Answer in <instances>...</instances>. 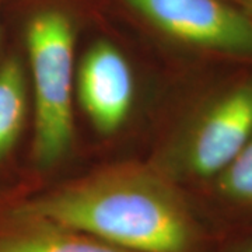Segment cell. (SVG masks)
Masks as SVG:
<instances>
[{
    "mask_svg": "<svg viewBox=\"0 0 252 252\" xmlns=\"http://www.w3.org/2000/svg\"><path fill=\"white\" fill-rule=\"evenodd\" d=\"M231 252H252V238L247 240L245 243L241 244L240 247H237V248L233 250Z\"/></svg>",
    "mask_w": 252,
    "mask_h": 252,
    "instance_id": "9c48e42d",
    "label": "cell"
},
{
    "mask_svg": "<svg viewBox=\"0 0 252 252\" xmlns=\"http://www.w3.org/2000/svg\"><path fill=\"white\" fill-rule=\"evenodd\" d=\"M77 95L91 124L101 133H114L130 114L135 81L124 54L108 41L91 45L76 77Z\"/></svg>",
    "mask_w": 252,
    "mask_h": 252,
    "instance_id": "5b68a950",
    "label": "cell"
},
{
    "mask_svg": "<svg viewBox=\"0 0 252 252\" xmlns=\"http://www.w3.org/2000/svg\"><path fill=\"white\" fill-rule=\"evenodd\" d=\"M252 137V80L240 83L207 108L187 150L190 171L202 178L219 175Z\"/></svg>",
    "mask_w": 252,
    "mask_h": 252,
    "instance_id": "277c9868",
    "label": "cell"
},
{
    "mask_svg": "<svg viewBox=\"0 0 252 252\" xmlns=\"http://www.w3.org/2000/svg\"><path fill=\"white\" fill-rule=\"evenodd\" d=\"M130 252H202L203 231L171 181L124 162L13 203Z\"/></svg>",
    "mask_w": 252,
    "mask_h": 252,
    "instance_id": "6da1fadb",
    "label": "cell"
},
{
    "mask_svg": "<svg viewBox=\"0 0 252 252\" xmlns=\"http://www.w3.org/2000/svg\"><path fill=\"white\" fill-rule=\"evenodd\" d=\"M0 252H130L44 217L0 207Z\"/></svg>",
    "mask_w": 252,
    "mask_h": 252,
    "instance_id": "8992f818",
    "label": "cell"
},
{
    "mask_svg": "<svg viewBox=\"0 0 252 252\" xmlns=\"http://www.w3.org/2000/svg\"><path fill=\"white\" fill-rule=\"evenodd\" d=\"M74 26L62 10L46 9L30 18L26 30L35 104L34 157L51 167L74 139Z\"/></svg>",
    "mask_w": 252,
    "mask_h": 252,
    "instance_id": "7a4b0ae2",
    "label": "cell"
},
{
    "mask_svg": "<svg viewBox=\"0 0 252 252\" xmlns=\"http://www.w3.org/2000/svg\"><path fill=\"white\" fill-rule=\"evenodd\" d=\"M27 115V80L16 58L0 66V160L17 142Z\"/></svg>",
    "mask_w": 252,
    "mask_h": 252,
    "instance_id": "52a82bcc",
    "label": "cell"
},
{
    "mask_svg": "<svg viewBox=\"0 0 252 252\" xmlns=\"http://www.w3.org/2000/svg\"><path fill=\"white\" fill-rule=\"evenodd\" d=\"M217 190L230 203L252 209V137L217 175Z\"/></svg>",
    "mask_w": 252,
    "mask_h": 252,
    "instance_id": "ba28073f",
    "label": "cell"
},
{
    "mask_svg": "<svg viewBox=\"0 0 252 252\" xmlns=\"http://www.w3.org/2000/svg\"><path fill=\"white\" fill-rule=\"evenodd\" d=\"M241 3V7L245 9L250 14H252V0H238Z\"/></svg>",
    "mask_w": 252,
    "mask_h": 252,
    "instance_id": "30bf717a",
    "label": "cell"
},
{
    "mask_svg": "<svg viewBox=\"0 0 252 252\" xmlns=\"http://www.w3.org/2000/svg\"><path fill=\"white\" fill-rule=\"evenodd\" d=\"M175 41L219 54L252 58V14L228 0H124Z\"/></svg>",
    "mask_w": 252,
    "mask_h": 252,
    "instance_id": "3957f363",
    "label": "cell"
}]
</instances>
